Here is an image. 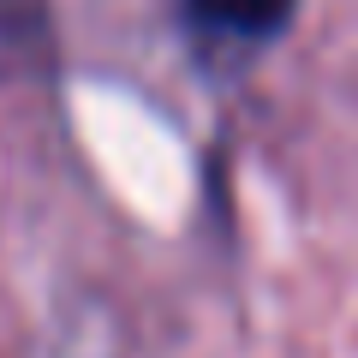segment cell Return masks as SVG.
<instances>
[{
    "label": "cell",
    "mask_w": 358,
    "mask_h": 358,
    "mask_svg": "<svg viewBox=\"0 0 358 358\" xmlns=\"http://www.w3.org/2000/svg\"><path fill=\"white\" fill-rule=\"evenodd\" d=\"M299 0H192V18H203L209 30L227 36H275L287 30Z\"/></svg>",
    "instance_id": "6da1fadb"
}]
</instances>
